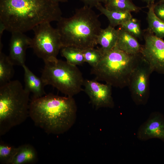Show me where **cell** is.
Masks as SVG:
<instances>
[{"instance_id": "cell-18", "label": "cell", "mask_w": 164, "mask_h": 164, "mask_svg": "<svg viewBox=\"0 0 164 164\" xmlns=\"http://www.w3.org/2000/svg\"><path fill=\"white\" fill-rule=\"evenodd\" d=\"M154 3L148 5V11L147 19L148 24L147 31L159 38H164V22L155 14L153 9Z\"/></svg>"}, {"instance_id": "cell-12", "label": "cell", "mask_w": 164, "mask_h": 164, "mask_svg": "<svg viewBox=\"0 0 164 164\" xmlns=\"http://www.w3.org/2000/svg\"><path fill=\"white\" fill-rule=\"evenodd\" d=\"M9 42V57L14 65L22 66L25 64L26 51L30 47L32 39L24 33H12Z\"/></svg>"}, {"instance_id": "cell-7", "label": "cell", "mask_w": 164, "mask_h": 164, "mask_svg": "<svg viewBox=\"0 0 164 164\" xmlns=\"http://www.w3.org/2000/svg\"><path fill=\"white\" fill-rule=\"evenodd\" d=\"M50 23H42L32 29L34 35L32 39L30 47L37 56L44 61L57 59L63 47L58 30L53 27Z\"/></svg>"}, {"instance_id": "cell-11", "label": "cell", "mask_w": 164, "mask_h": 164, "mask_svg": "<svg viewBox=\"0 0 164 164\" xmlns=\"http://www.w3.org/2000/svg\"><path fill=\"white\" fill-rule=\"evenodd\" d=\"M137 137L141 141L157 138L164 143L163 115L158 111L152 112L146 120L138 128Z\"/></svg>"}, {"instance_id": "cell-24", "label": "cell", "mask_w": 164, "mask_h": 164, "mask_svg": "<svg viewBox=\"0 0 164 164\" xmlns=\"http://www.w3.org/2000/svg\"><path fill=\"white\" fill-rule=\"evenodd\" d=\"M119 26L136 38H140L142 36V32L140 23L135 18H132Z\"/></svg>"}, {"instance_id": "cell-1", "label": "cell", "mask_w": 164, "mask_h": 164, "mask_svg": "<svg viewBox=\"0 0 164 164\" xmlns=\"http://www.w3.org/2000/svg\"><path fill=\"white\" fill-rule=\"evenodd\" d=\"M62 12L52 0H0V21L6 30L24 33L45 22L58 21Z\"/></svg>"}, {"instance_id": "cell-16", "label": "cell", "mask_w": 164, "mask_h": 164, "mask_svg": "<svg viewBox=\"0 0 164 164\" xmlns=\"http://www.w3.org/2000/svg\"><path fill=\"white\" fill-rule=\"evenodd\" d=\"M38 160L37 152L32 145L25 144L17 147L11 164H33Z\"/></svg>"}, {"instance_id": "cell-29", "label": "cell", "mask_w": 164, "mask_h": 164, "mask_svg": "<svg viewBox=\"0 0 164 164\" xmlns=\"http://www.w3.org/2000/svg\"><path fill=\"white\" fill-rule=\"evenodd\" d=\"M55 2H67L68 0H52Z\"/></svg>"}, {"instance_id": "cell-13", "label": "cell", "mask_w": 164, "mask_h": 164, "mask_svg": "<svg viewBox=\"0 0 164 164\" xmlns=\"http://www.w3.org/2000/svg\"><path fill=\"white\" fill-rule=\"evenodd\" d=\"M118 39L116 46L126 53L131 55H138L141 53L142 46L136 38L125 31L121 27L117 29Z\"/></svg>"}, {"instance_id": "cell-4", "label": "cell", "mask_w": 164, "mask_h": 164, "mask_svg": "<svg viewBox=\"0 0 164 164\" xmlns=\"http://www.w3.org/2000/svg\"><path fill=\"white\" fill-rule=\"evenodd\" d=\"M30 94L18 80L0 86V136L29 116Z\"/></svg>"}, {"instance_id": "cell-9", "label": "cell", "mask_w": 164, "mask_h": 164, "mask_svg": "<svg viewBox=\"0 0 164 164\" xmlns=\"http://www.w3.org/2000/svg\"><path fill=\"white\" fill-rule=\"evenodd\" d=\"M141 54L149 64L153 72L164 74V40L148 31Z\"/></svg>"}, {"instance_id": "cell-2", "label": "cell", "mask_w": 164, "mask_h": 164, "mask_svg": "<svg viewBox=\"0 0 164 164\" xmlns=\"http://www.w3.org/2000/svg\"><path fill=\"white\" fill-rule=\"evenodd\" d=\"M77 106L72 97L50 93L30 102L29 116L48 134L59 135L69 130L76 118Z\"/></svg>"}, {"instance_id": "cell-6", "label": "cell", "mask_w": 164, "mask_h": 164, "mask_svg": "<svg viewBox=\"0 0 164 164\" xmlns=\"http://www.w3.org/2000/svg\"><path fill=\"white\" fill-rule=\"evenodd\" d=\"M44 62L41 77L46 85H51L70 97L83 90L84 80L77 66L57 58Z\"/></svg>"}, {"instance_id": "cell-28", "label": "cell", "mask_w": 164, "mask_h": 164, "mask_svg": "<svg viewBox=\"0 0 164 164\" xmlns=\"http://www.w3.org/2000/svg\"><path fill=\"white\" fill-rule=\"evenodd\" d=\"M143 2H146L148 5L154 3V1L156 0H142Z\"/></svg>"}, {"instance_id": "cell-26", "label": "cell", "mask_w": 164, "mask_h": 164, "mask_svg": "<svg viewBox=\"0 0 164 164\" xmlns=\"http://www.w3.org/2000/svg\"><path fill=\"white\" fill-rule=\"evenodd\" d=\"M82 2L84 5L91 8L95 7L99 4L104 3V0H79Z\"/></svg>"}, {"instance_id": "cell-25", "label": "cell", "mask_w": 164, "mask_h": 164, "mask_svg": "<svg viewBox=\"0 0 164 164\" xmlns=\"http://www.w3.org/2000/svg\"><path fill=\"white\" fill-rule=\"evenodd\" d=\"M153 9L156 16L164 22V3H154Z\"/></svg>"}, {"instance_id": "cell-10", "label": "cell", "mask_w": 164, "mask_h": 164, "mask_svg": "<svg viewBox=\"0 0 164 164\" xmlns=\"http://www.w3.org/2000/svg\"><path fill=\"white\" fill-rule=\"evenodd\" d=\"M83 86L84 91L96 109L114 107L111 85L101 83L94 79L84 80Z\"/></svg>"}, {"instance_id": "cell-17", "label": "cell", "mask_w": 164, "mask_h": 164, "mask_svg": "<svg viewBox=\"0 0 164 164\" xmlns=\"http://www.w3.org/2000/svg\"><path fill=\"white\" fill-rule=\"evenodd\" d=\"M95 7L107 18L109 21V25L114 27L120 26L132 18L131 12L110 11L104 7L101 3L98 4Z\"/></svg>"}, {"instance_id": "cell-21", "label": "cell", "mask_w": 164, "mask_h": 164, "mask_svg": "<svg viewBox=\"0 0 164 164\" xmlns=\"http://www.w3.org/2000/svg\"><path fill=\"white\" fill-rule=\"evenodd\" d=\"M61 56L69 63L77 66L85 62L83 50L72 46L63 47L60 50Z\"/></svg>"}, {"instance_id": "cell-20", "label": "cell", "mask_w": 164, "mask_h": 164, "mask_svg": "<svg viewBox=\"0 0 164 164\" xmlns=\"http://www.w3.org/2000/svg\"><path fill=\"white\" fill-rule=\"evenodd\" d=\"M14 65L8 56L0 51V86L11 80L14 73Z\"/></svg>"}, {"instance_id": "cell-23", "label": "cell", "mask_w": 164, "mask_h": 164, "mask_svg": "<svg viewBox=\"0 0 164 164\" xmlns=\"http://www.w3.org/2000/svg\"><path fill=\"white\" fill-rule=\"evenodd\" d=\"M83 52L85 62L88 63L92 68L98 65L103 56V53L99 48H88L83 50Z\"/></svg>"}, {"instance_id": "cell-30", "label": "cell", "mask_w": 164, "mask_h": 164, "mask_svg": "<svg viewBox=\"0 0 164 164\" xmlns=\"http://www.w3.org/2000/svg\"><path fill=\"white\" fill-rule=\"evenodd\" d=\"M159 3H164V0H159Z\"/></svg>"}, {"instance_id": "cell-27", "label": "cell", "mask_w": 164, "mask_h": 164, "mask_svg": "<svg viewBox=\"0 0 164 164\" xmlns=\"http://www.w3.org/2000/svg\"><path fill=\"white\" fill-rule=\"evenodd\" d=\"M5 30H6V29L4 25L0 21V39L2 38L3 32Z\"/></svg>"}, {"instance_id": "cell-3", "label": "cell", "mask_w": 164, "mask_h": 164, "mask_svg": "<svg viewBox=\"0 0 164 164\" xmlns=\"http://www.w3.org/2000/svg\"><path fill=\"white\" fill-rule=\"evenodd\" d=\"M92 8L84 5L76 9L71 17H62L57 22L56 29L63 47L72 46L83 50L97 44L101 25L98 15Z\"/></svg>"}, {"instance_id": "cell-8", "label": "cell", "mask_w": 164, "mask_h": 164, "mask_svg": "<svg viewBox=\"0 0 164 164\" xmlns=\"http://www.w3.org/2000/svg\"><path fill=\"white\" fill-rule=\"evenodd\" d=\"M153 72L149 64L141 55L132 73L127 87L133 101L137 105H145L148 101L150 77Z\"/></svg>"}, {"instance_id": "cell-15", "label": "cell", "mask_w": 164, "mask_h": 164, "mask_svg": "<svg viewBox=\"0 0 164 164\" xmlns=\"http://www.w3.org/2000/svg\"><path fill=\"white\" fill-rule=\"evenodd\" d=\"M118 30L109 25L101 29L97 38V44L103 54L113 49L116 45L118 39Z\"/></svg>"}, {"instance_id": "cell-19", "label": "cell", "mask_w": 164, "mask_h": 164, "mask_svg": "<svg viewBox=\"0 0 164 164\" xmlns=\"http://www.w3.org/2000/svg\"><path fill=\"white\" fill-rule=\"evenodd\" d=\"M104 7L111 11L136 12L141 9L132 0H104Z\"/></svg>"}, {"instance_id": "cell-5", "label": "cell", "mask_w": 164, "mask_h": 164, "mask_svg": "<svg viewBox=\"0 0 164 164\" xmlns=\"http://www.w3.org/2000/svg\"><path fill=\"white\" fill-rule=\"evenodd\" d=\"M128 54L116 46L104 53L98 65L91 73L97 80L105 82L112 87H127L130 76L141 56Z\"/></svg>"}, {"instance_id": "cell-22", "label": "cell", "mask_w": 164, "mask_h": 164, "mask_svg": "<svg viewBox=\"0 0 164 164\" xmlns=\"http://www.w3.org/2000/svg\"><path fill=\"white\" fill-rule=\"evenodd\" d=\"M17 147L0 141V163L2 164H11L16 154Z\"/></svg>"}, {"instance_id": "cell-14", "label": "cell", "mask_w": 164, "mask_h": 164, "mask_svg": "<svg viewBox=\"0 0 164 164\" xmlns=\"http://www.w3.org/2000/svg\"><path fill=\"white\" fill-rule=\"evenodd\" d=\"M22 67L24 71V88L32 94V98H39L46 94L44 90L46 85L41 77L36 76L25 64Z\"/></svg>"}]
</instances>
